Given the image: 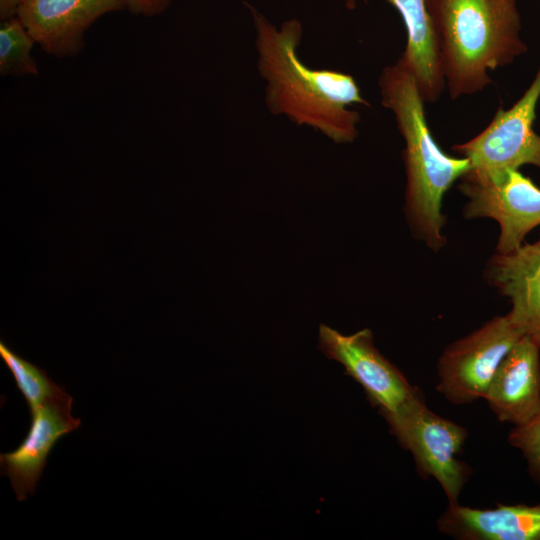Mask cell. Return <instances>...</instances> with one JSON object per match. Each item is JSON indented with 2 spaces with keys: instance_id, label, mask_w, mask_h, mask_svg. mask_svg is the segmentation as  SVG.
Listing matches in <instances>:
<instances>
[{
  "instance_id": "6da1fadb",
  "label": "cell",
  "mask_w": 540,
  "mask_h": 540,
  "mask_svg": "<svg viewBox=\"0 0 540 540\" xmlns=\"http://www.w3.org/2000/svg\"><path fill=\"white\" fill-rule=\"evenodd\" d=\"M253 17L257 67L265 80V102L274 115L318 130L335 143H351L359 134L360 114L352 105L369 106L355 79L346 73L314 69L298 55L303 27L298 19L276 27L248 5Z\"/></svg>"
},
{
  "instance_id": "5b68a950",
  "label": "cell",
  "mask_w": 540,
  "mask_h": 540,
  "mask_svg": "<svg viewBox=\"0 0 540 540\" xmlns=\"http://www.w3.org/2000/svg\"><path fill=\"white\" fill-rule=\"evenodd\" d=\"M386 422L400 445L412 453L421 476L435 478L449 504H458L460 492L471 473L457 458L467 437L466 429L430 411L423 397Z\"/></svg>"
},
{
  "instance_id": "7c38bea8",
  "label": "cell",
  "mask_w": 540,
  "mask_h": 540,
  "mask_svg": "<svg viewBox=\"0 0 540 540\" xmlns=\"http://www.w3.org/2000/svg\"><path fill=\"white\" fill-rule=\"evenodd\" d=\"M485 272L489 283L510 299L513 323L540 344V238L508 253L496 252Z\"/></svg>"
},
{
  "instance_id": "3957f363",
  "label": "cell",
  "mask_w": 540,
  "mask_h": 540,
  "mask_svg": "<svg viewBox=\"0 0 540 540\" xmlns=\"http://www.w3.org/2000/svg\"><path fill=\"white\" fill-rule=\"evenodd\" d=\"M451 99L483 91L490 72L527 51L516 0H426Z\"/></svg>"
},
{
  "instance_id": "5bb4252c",
  "label": "cell",
  "mask_w": 540,
  "mask_h": 540,
  "mask_svg": "<svg viewBox=\"0 0 540 540\" xmlns=\"http://www.w3.org/2000/svg\"><path fill=\"white\" fill-rule=\"evenodd\" d=\"M399 12L406 29L400 56L415 78L425 103L436 102L445 79L426 0H387Z\"/></svg>"
},
{
  "instance_id": "2e32d148",
  "label": "cell",
  "mask_w": 540,
  "mask_h": 540,
  "mask_svg": "<svg viewBox=\"0 0 540 540\" xmlns=\"http://www.w3.org/2000/svg\"><path fill=\"white\" fill-rule=\"evenodd\" d=\"M0 356L12 373L30 412L64 389L53 382L44 370L17 355L3 341L0 342Z\"/></svg>"
},
{
  "instance_id": "8fae6325",
  "label": "cell",
  "mask_w": 540,
  "mask_h": 540,
  "mask_svg": "<svg viewBox=\"0 0 540 540\" xmlns=\"http://www.w3.org/2000/svg\"><path fill=\"white\" fill-rule=\"evenodd\" d=\"M484 399L500 421L515 426L540 411V344L522 336L499 365Z\"/></svg>"
},
{
  "instance_id": "4fadbf2b",
  "label": "cell",
  "mask_w": 540,
  "mask_h": 540,
  "mask_svg": "<svg viewBox=\"0 0 540 540\" xmlns=\"http://www.w3.org/2000/svg\"><path fill=\"white\" fill-rule=\"evenodd\" d=\"M438 529L463 540H540V504L475 509L448 505Z\"/></svg>"
},
{
  "instance_id": "7a4b0ae2",
  "label": "cell",
  "mask_w": 540,
  "mask_h": 540,
  "mask_svg": "<svg viewBox=\"0 0 540 540\" xmlns=\"http://www.w3.org/2000/svg\"><path fill=\"white\" fill-rule=\"evenodd\" d=\"M378 85L381 104L395 118L404 139L405 214L414 235L434 251L446 242L442 234L444 194L471 169L465 157H452L436 144L427 124L424 100L401 57L382 69Z\"/></svg>"
},
{
  "instance_id": "30bf717a",
  "label": "cell",
  "mask_w": 540,
  "mask_h": 540,
  "mask_svg": "<svg viewBox=\"0 0 540 540\" xmlns=\"http://www.w3.org/2000/svg\"><path fill=\"white\" fill-rule=\"evenodd\" d=\"M123 8V0H22L16 16L43 50L64 57L80 52L99 17Z\"/></svg>"
},
{
  "instance_id": "52a82bcc",
  "label": "cell",
  "mask_w": 540,
  "mask_h": 540,
  "mask_svg": "<svg viewBox=\"0 0 540 540\" xmlns=\"http://www.w3.org/2000/svg\"><path fill=\"white\" fill-rule=\"evenodd\" d=\"M318 341L321 352L344 366L345 374L362 386L368 401L385 420L423 397L376 349L370 329L344 335L321 324Z\"/></svg>"
},
{
  "instance_id": "ffe728a7",
  "label": "cell",
  "mask_w": 540,
  "mask_h": 540,
  "mask_svg": "<svg viewBox=\"0 0 540 540\" xmlns=\"http://www.w3.org/2000/svg\"><path fill=\"white\" fill-rule=\"evenodd\" d=\"M345 2H346V6L349 9H353L356 5V0H345Z\"/></svg>"
},
{
  "instance_id": "e0dca14e",
  "label": "cell",
  "mask_w": 540,
  "mask_h": 540,
  "mask_svg": "<svg viewBox=\"0 0 540 540\" xmlns=\"http://www.w3.org/2000/svg\"><path fill=\"white\" fill-rule=\"evenodd\" d=\"M508 442L522 451L531 476L540 482V411L528 422L515 426Z\"/></svg>"
},
{
  "instance_id": "9c48e42d",
  "label": "cell",
  "mask_w": 540,
  "mask_h": 540,
  "mask_svg": "<svg viewBox=\"0 0 540 540\" xmlns=\"http://www.w3.org/2000/svg\"><path fill=\"white\" fill-rule=\"evenodd\" d=\"M73 399L63 389L31 412L30 429L10 453L0 454L1 475L9 478L18 501L35 493L46 459L64 435L76 430L81 420L71 415Z\"/></svg>"
},
{
  "instance_id": "9a60e30c",
  "label": "cell",
  "mask_w": 540,
  "mask_h": 540,
  "mask_svg": "<svg viewBox=\"0 0 540 540\" xmlns=\"http://www.w3.org/2000/svg\"><path fill=\"white\" fill-rule=\"evenodd\" d=\"M35 40L17 16L3 20L0 26L1 76L37 75V65L31 57Z\"/></svg>"
},
{
  "instance_id": "ba28073f",
  "label": "cell",
  "mask_w": 540,
  "mask_h": 540,
  "mask_svg": "<svg viewBox=\"0 0 540 540\" xmlns=\"http://www.w3.org/2000/svg\"><path fill=\"white\" fill-rule=\"evenodd\" d=\"M459 191L468 198L463 213L467 218H491L498 222V253L522 245L534 227L540 225V188L519 169L507 170L492 179L464 175Z\"/></svg>"
},
{
  "instance_id": "8992f818",
  "label": "cell",
  "mask_w": 540,
  "mask_h": 540,
  "mask_svg": "<svg viewBox=\"0 0 540 540\" xmlns=\"http://www.w3.org/2000/svg\"><path fill=\"white\" fill-rule=\"evenodd\" d=\"M522 336L506 314L451 343L438 361V392L453 404L484 398L502 360Z\"/></svg>"
},
{
  "instance_id": "277c9868",
  "label": "cell",
  "mask_w": 540,
  "mask_h": 540,
  "mask_svg": "<svg viewBox=\"0 0 540 540\" xmlns=\"http://www.w3.org/2000/svg\"><path fill=\"white\" fill-rule=\"evenodd\" d=\"M539 98L540 66L528 89L512 107H500L484 130L452 147L470 161L471 169L465 175L492 179L526 164L540 167V135L533 129Z\"/></svg>"
},
{
  "instance_id": "ac0fdd59",
  "label": "cell",
  "mask_w": 540,
  "mask_h": 540,
  "mask_svg": "<svg viewBox=\"0 0 540 540\" xmlns=\"http://www.w3.org/2000/svg\"><path fill=\"white\" fill-rule=\"evenodd\" d=\"M170 0H123L125 8L133 14L153 16L163 12Z\"/></svg>"
},
{
  "instance_id": "d6986e66",
  "label": "cell",
  "mask_w": 540,
  "mask_h": 540,
  "mask_svg": "<svg viewBox=\"0 0 540 540\" xmlns=\"http://www.w3.org/2000/svg\"><path fill=\"white\" fill-rule=\"evenodd\" d=\"M22 0H0V18L6 20L16 16L18 7Z\"/></svg>"
}]
</instances>
